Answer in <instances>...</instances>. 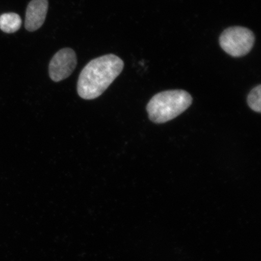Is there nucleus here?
Segmentation results:
<instances>
[{
  "label": "nucleus",
  "instance_id": "nucleus-1",
  "mask_svg": "<svg viewBox=\"0 0 261 261\" xmlns=\"http://www.w3.org/2000/svg\"><path fill=\"white\" fill-rule=\"evenodd\" d=\"M123 67L121 59L113 54L94 59L81 71L77 85L78 94L86 100L99 97L121 73Z\"/></svg>",
  "mask_w": 261,
  "mask_h": 261
},
{
  "label": "nucleus",
  "instance_id": "nucleus-2",
  "mask_svg": "<svg viewBox=\"0 0 261 261\" xmlns=\"http://www.w3.org/2000/svg\"><path fill=\"white\" fill-rule=\"evenodd\" d=\"M192 97L187 91L174 90L155 94L146 107L149 118L155 123H163L175 118L191 106Z\"/></svg>",
  "mask_w": 261,
  "mask_h": 261
},
{
  "label": "nucleus",
  "instance_id": "nucleus-3",
  "mask_svg": "<svg viewBox=\"0 0 261 261\" xmlns=\"http://www.w3.org/2000/svg\"><path fill=\"white\" fill-rule=\"evenodd\" d=\"M254 35L250 29L234 26L222 33L220 44L223 50L233 57H241L252 50L254 43Z\"/></svg>",
  "mask_w": 261,
  "mask_h": 261
},
{
  "label": "nucleus",
  "instance_id": "nucleus-4",
  "mask_svg": "<svg viewBox=\"0 0 261 261\" xmlns=\"http://www.w3.org/2000/svg\"><path fill=\"white\" fill-rule=\"evenodd\" d=\"M76 53L70 48L61 49L55 54L49 64V75L52 81L60 82L69 77L76 68Z\"/></svg>",
  "mask_w": 261,
  "mask_h": 261
},
{
  "label": "nucleus",
  "instance_id": "nucleus-5",
  "mask_svg": "<svg viewBox=\"0 0 261 261\" xmlns=\"http://www.w3.org/2000/svg\"><path fill=\"white\" fill-rule=\"evenodd\" d=\"M48 8V0H32L25 13V28L34 32L44 24Z\"/></svg>",
  "mask_w": 261,
  "mask_h": 261
},
{
  "label": "nucleus",
  "instance_id": "nucleus-6",
  "mask_svg": "<svg viewBox=\"0 0 261 261\" xmlns=\"http://www.w3.org/2000/svg\"><path fill=\"white\" fill-rule=\"evenodd\" d=\"M22 20L15 13H6L0 16V29L6 34H12L20 29Z\"/></svg>",
  "mask_w": 261,
  "mask_h": 261
},
{
  "label": "nucleus",
  "instance_id": "nucleus-7",
  "mask_svg": "<svg viewBox=\"0 0 261 261\" xmlns=\"http://www.w3.org/2000/svg\"><path fill=\"white\" fill-rule=\"evenodd\" d=\"M261 86L254 87L250 91L247 97L248 105L250 109L257 113H260Z\"/></svg>",
  "mask_w": 261,
  "mask_h": 261
}]
</instances>
